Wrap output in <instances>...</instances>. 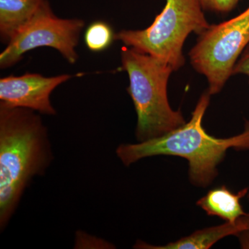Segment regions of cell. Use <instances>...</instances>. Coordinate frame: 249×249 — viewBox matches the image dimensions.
Segmentation results:
<instances>
[{
	"label": "cell",
	"mask_w": 249,
	"mask_h": 249,
	"mask_svg": "<svg viewBox=\"0 0 249 249\" xmlns=\"http://www.w3.org/2000/svg\"><path fill=\"white\" fill-rule=\"evenodd\" d=\"M53 159L40 114L0 103V231L9 224L33 178L45 175Z\"/></svg>",
	"instance_id": "cell-1"
},
{
	"label": "cell",
	"mask_w": 249,
	"mask_h": 249,
	"mask_svg": "<svg viewBox=\"0 0 249 249\" xmlns=\"http://www.w3.org/2000/svg\"><path fill=\"white\" fill-rule=\"evenodd\" d=\"M207 91L200 96L191 120L181 127L162 137L137 143L121 144L116 150L124 166L155 156H175L185 159L189 164V178L194 186L206 188L218 175V165L229 149L249 150V121L243 132L229 138L210 135L202 125L203 119L211 101Z\"/></svg>",
	"instance_id": "cell-2"
},
{
	"label": "cell",
	"mask_w": 249,
	"mask_h": 249,
	"mask_svg": "<svg viewBox=\"0 0 249 249\" xmlns=\"http://www.w3.org/2000/svg\"><path fill=\"white\" fill-rule=\"evenodd\" d=\"M123 69L128 75L129 93L137 116L138 142L162 137L186 124L182 113L170 106L168 84L172 67L131 47L121 50Z\"/></svg>",
	"instance_id": "cell-3"
},
{
	"label": "cell",
	"mask_w": 249,
	"mask_h": 249,
	"mask_svg": "<svg viewBox=\"0 0 249 249\" xmlns=\"http://www.w3.org/2000/svg\"><path fill=\"white\" fill-rule=\"evenodd\" d=\"M209 26L199 0H166L150 27L121 31L115 40L160 59L175 71L185 64L183 47L188 36L200 35Z\"/></svg>",
	"instance_id": "cell-4"
},
{
	"label": "cell",
	"mask_w": 249,
	"mask_h": 249,
	"mask_svg": "<svg viewBox=\"0 0 249 249\" xmlns=\"http://www.w3.org/2000/svg\"><path fill=\"white\" fill-rule=\"evenodd\" d=\"M189 52L190 62L207 80L210 94L222 91L249 44V6L232 19L210 25Z\"/></svg>",
	"instance_id": "cell-5"
},
{
	"label": "cell",
	"mask_w": 249,
	"mask_h": 249,
	"mask_svg": "<svg viewBox=\"0 0 249 249\" xmlns=\"http://www.w3.org/2000/svg\"><path fill=\"white\" fill-rule=\"evenodd\" d=\"M85 22L80 19L57 17L47 0L22 30L11 39L0 54V67L10 68L22 60L24 54L39 47H51L60 52L70 64L78 58L76 48Z\"/></svg>",
	"instance_id": "cell-6"
},
{
	"label": "cell",
	"mask_w": 249,
	"mask_h": 249,
	"mask_svg": "<svg viewBox=\"0 0 249 249\" xmlns=\"http://www.w3.org/2000/svg\"><path fill=\"white\" fill-rule=\"evenodd\" d=\"M71 77L70 74L45 77L32 73L4 77L0 79V103L8 107L31 109L44 115H55L51 94Z\"/></svg>",
	"instance_id": "cell-7"
},
{
	"label": "cell",
	"mask_w": 249,
	"mask_h": 249,
	"mask_svg": "<svg viewBox=\"0 0 249 249\" xmlns=\"http://www.w3.org/2000/svg\"><path fill=\"white\" fill-rule=\"evenodd\" d=\"M245 226L239 218L236 222H226L221 225L214 226L196 231L191 235L182 237L175 242L163 246L149 245L143 241H137L134 249H209L224 237L237 235L245 231Z\"/></svg>",
	"instance_id": "cell-8"
},
{
	"label": "cell",
	"mask_w": 249,
	"mask_h": 249,
	"mask_svg": "<svg viewBox=\"0 0 249 249\" xmlns=\"http://www.w3.org/2000/svg\"><path fill=\"white\" fill-rule=\"evenodd\" d=\"M249 187L237 193L226 186L214 188L196 201V205L210 216H216L228 222L235 223L239 218L245 215L240 204L241 199L247 196Z\"/></svg>",
	"instance_id": "cell-9"
},
{
	"label": "cell",
	"mask_w": 249,
	"mask_h": 249,
	"mask_svg": "<svg viewBox=\"0 0 249 249\" xmlns=\"http://www.w3.org/2000/svg\"><path fill=\"white\" fill-rule=\"evenodd\" d=\"M45 0H0V36L8 44L30 22Z\"/></svg>",
	"instance_id": "cell-10"
},
{
	"label": "cell",
	"mask_w": 249,
	"mask_h": 249,
	"mask_svg": "<svg viewBox=\"0 0 249 249\" xmlns=\"http://www.w3.org/2000/svg\"><path fill=\"white\" fill-rule=\"evenodd\" d=\"M115 36L109 24L103 21H96L90 24L85 31V45L92 52H103L115 40Z\"/></svg>",
	"instance_id": "cell-11"
},
{
	"label": "cell",
	"mask_w": 249,
	"mask_h": 249,
	"mask_svg": "<svg viewBox=\"0 0 249 249\" xmlns=\"http://www.w3.org/2000/svg\"><path fill=\"white\" fill-rule=\"evenodd\" d=\"M203 9L216 14H227L235 9L240 0H199Z\"/></svg>",
	"instance_id": "cell-12"
},
{
	"label": "cell",
	"mask_w": 249,
	"mask_h": 249,
	"mask_svg": "<svg viewBox=\"0 0 249 249\" xmlns=\"http://www.w3.org/2000/svg\"><path fill=\"white\" fill-rule=\"evenodd\" d=\"M246 75L249 78V44L234 67L232 75Z\"/></svg>",
	"instance_id": "cell-13"
},
{
	"label": "cell",
	"mask_w": 249,
	"mask_h": 249,
	"mask_svg": "<svg viewBox=\"0 0 249 249\" xmlns=\"http://www.w3.org/2000/svg\"><path fill=\"white\" fill-rule=\"evenodd\" d=\"M236 236L238 237L241 248L249 249V230L243 231Z\"/></svg>",
	"instance_id": "cell-14"
},
{
	"label": "cell",
	"mask_w": 249,
	"mask_h": 249,
	"mask_svg": "<svg viewBox=\"0 0 249 249\" xmlns=\"http://www.w3.org/2000/svg\"><path fill=\"white\" fill-rule=\"evenodd\" d=\"M241 219L245 226V230H249V213H247L245 215L241 217Z\"/></svg>",
	"instance_id": "cell-15"
},
{
	"label": "cell",
	"mask_w": 249,
	"mask_h": 249,
	"mask_svg": "<svg viewBox=\"0 0 249 249\" xmlns=\"http://www.w3.org/2000/svg\"><path fill=\"white\" fill-rule=\"evenodd\" d=\"M247 198H248V199L249 200V192H248V194H247Z\"/></svg>",
	"instance_id": "cell-16"
}]
</instances>
